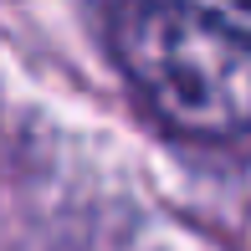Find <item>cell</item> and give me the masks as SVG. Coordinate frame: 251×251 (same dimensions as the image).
<instances>
[{
    "mask_svg": "<svg viewBox=\"0 0 251 251\" xmlns=\"http://www.w3.org/2000/svg\"><path fill=\"white\" fill-rule=\"evenodd\" d=\"M113 51L175 133L236 139L251 128V5H128L113 21Z\"/></svg>",
    "mask_w": 251,
    "mask_h": 251,
    "instance_id": "6da1fadb",
    "label": "cell"
}]
</instances>
